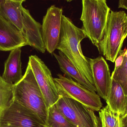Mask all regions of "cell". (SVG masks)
Returning a JSON list of instances; mask_svg holds the SVG:
<instances>
[{"instance_id": "cell-1", "label": "cell", "mask_w": 127, "mask_h": 127, "mask_svg": "<svg viewBox=\"0 0 127 127\" xmlns=\"http://www.w3.org/2000/svg\"><path fill=\"white\" fill-rule=\"evenodd\" d=\"M86 37L82 29L77 27L69 18L63 15L60 38L57 49L63 53L95 86L89 58L83 55L81 46V41Z\"/></svg>"}, {"instance_id": "cell-2", "label": "cell", "mask_w": 127, "mask_h": 127, "mask_svg": "<svg viewBox=\"0 0 127 127\" xmlns=\"http://www.w3.org/2000/svg\"><path fill=\"white\" fill-rule=\"evenodd\" d=\"M13 93L14 100L34 113L46 125L48 109L29 64L22 79L13 85Z\"/></svg>"}, {"instance_id": "cell-3", "label": "cell", "mask_w": 127, "mask_h": 127, "mask_svg": "<svg viewBox=\"0 0 127 127\" xmlns=\"http://www.w3.org/2000/svg\"><path fill=\"white\" fill-rule=\"evenodd\" d=\"M127 36V14L124 11L110 10L98 51L107 60L115 62Z\"/></svg>"}, {"instance_id": "cell-4", "label": "cell", "mask_w": 127, "mask_h": 127, "mask_svg": "<svg viewBox=\"0 0 127 127\" xmlns=\"http://www.w3.org/2000/svg\"><path fill=\"white\" fill-rule=\"evenodd\" d=\"M81 28L94 45L98 49L103 39L110 9L106 0H82Z\"/></svg>"}, {"instance_id": "cell-5", "label": "cell", "mask_w": 127, "mask_h": 127, "mask_svg": "<svg viewBox=\"0 0 127 127\" xmlns=\"http://www.w3.org/2000/svg\"><path fill=\"white\" fill-rule=\"evenodd\" d=\"M54 78L60 96L70 98L83 104L89 109L100 111L102 107L100 96L84 86L61 74Z\"/></svg>"}, {"instance_id": "cell-6", "label": "cell", "mask_w": 127, "mask_h": 127, "mask_svg": "<svg viewBox=\"0 0 127 127\" xmlns=\"http://www.w3.org/2000/svg\"><path fill=\"white\" fill-rule=\"evenodd\" d=\"M28 63L30 65L48 109L57 103L60 97L51 71L44 62L36 55L29 57Z\"/></svg>"}, {"instance_id": "cell-7", "label": "cell", "mask_w": 127, "mask_h": 127, "mask_svg": "<svg viewBox=\"0 0 127 127\" xmlns=\"http://www.w3.org/2000/svg\"><path fill=\"white\" fill-rule=\"evenodd\" d=\"M48 127L35 114L13 100L0 118V127Z\"/></svg>"}, {"instance_id": "cell-8", "label": "cell", "mask_w": 127, "mask_h": 127, "mask_svg": "<svg viewBox=\"0 0 127 127\" xmlns=\"http://www.w3.org/2000/svg\"><path fill=\"white\" fill-rule=\"evenodd\" d=\"M63 12L62 8L52 5L43 18L42 35L45 49L50 54L57 49L59 41Z\"/></svg>"}, {"instance_id": "cell-9", "label": "cell", "mask_w": 127, "mask_h": 127, "mask_svg": "<svg viewBox=\"0 0 127 127\" xmlns=\"http://www.w3.org/2000/svg\"><path fill=\"white\" fill-rule=\"evenodd\" d=\"M64 116L76 127H94L90 109L70 98L60 96L56 103Z\"/></svg>"}, {"instance_id": "cell-10", "label": "cell", "mask_w": 127, "mask_h": 127, "mask_svg": "<svg viewBox=\"0 0 127 127\" xmlns=\"http://www.w3.org/2000/svg\"><path fill=\"white\" fill-rule=\"evenodd\" d=\"M89 60L98 95L106 101L112 83L109 65L102 56L94 59L89 58Z\"/></svg>"}, {"instance_id": "cell-11", "label": "cell", "mask_w": 127, "mask_h": 127, "mask_svg": "<svg viewBox=\"0 0 127 127\" xmlns=\"http://www.w3.org/2000/svg\"><path fill=\"white\" fill-rule=\"evenodd\" d=\"M27 45L22 33L0 15V51H11Z\"/></svg>"}, {"instance_id": "cell-12", "label": "cell", "mask_w": 127, "mask_h": 127, "mask_svg": "<svg viewBox=\"0 0 127 127\" xmlns=\"http://www.w3.org/2000/svg\"><path fill=\"white\" fill-rule=\"evenodd\" d=\"M22 14L24 26L23 35L27 45L44 53L46 49L42 35V25L32 18L29 10L24 7Z\"/></svg>"}, {"instance_id": "cell-13", "label": "cell", "mask_w": 127, "mask_h": 127, "mask_svg": "<svg viewBox=\"0 0 127 127\" xmlns=\"http://www.w3.org/2000/svg\"><path fill=\"white\" fill-rule=\"evenodd\" d=\"M21 53V48L12 50L4 64V70L1 77L9 83L15 84L23 78Z\"/></svg>"}, {"instance_id": "cell-14", "label": "cell", "mask_w": 127, "mask_h": 127, "mask_svg": "<svg viewBox=\"0 0 127 127\" xmlns=\"http://www.w3.org/2000/svg\"><path fill=\"white\" fill-rule=\"evenodd\" d=\"M22 2L0 0V15L17 28L23 34Z\"/></svg>"}, {"instance_id": "cell-15", "label": "cell", "mask_w": 127, "mask_h": 127, "mask_svg": "<svg viewBox=\"0 0 127 127\" xmlns=\"http://www.w3.org/2000/svg\"><path fill=\"white\" fill-rule=\"evenodd\" d=\"M57 60L61 71L69 77L74 78L77 82L94 92H97L96 88L79 71L77 68L61 51L59 54L54 53Z\"/></svg>"}, {"instance_id": "cell-16", "label": "cell", "mask_w": 127, "mask_h": 127, "mask_svg": "<svg viewBox=\"0 0 127 127\" xmlns=\"http://www.w3.org/2000/svg\"><path fill=\"white\" fill-rule=\"evenodd\" d=\"M106 101L112 111L121 116L125 114L127 108V96L120 84L112 79L111 88Z\"/></svg>"}, {"instance_id": "cell-17", "label": "cell", "mask_w": 127, "mask_h": 127, "mask_svg": "<svg viewBox=\"0 0 127 127\" xmlns=\"http://www.w3.org/2000/svg\"><path fill=\"white\" fill-rule=\"evenodd\" d=\"M119 55L111 77L120 84L127 96V49L121 51Z\"/></svg>"}, {"instance_id": "cell-18", "label": "cell", "mask_w": 127, "mask_h": 127, "mask_svg": "<svg viewBox=\"0 0 127 127\" xmlns=\"http://www.w3.org/2000/svg\"><path fill=\"white\" fill-rule=\"evenodd\" d=\"M46 125L48 127H76L60 112L56 103L48 109Z\"/></svg>"}, {"instance_id": "cell-19", "label": "cell", "mask_w": 127, "mask_h": 127, "mask_svg": "<svg viewBox=\"0 0 127 127\" xmlns=\"http://www.w3.org/2000/svg\"><path fill=\"white\" fill-rule=\"evenodd\" d=\"M13 85L6 82L0 75V118L14 100Z\"/></svg>"}, {"instance_id": "cell-20", "label": "cell", "mask_w": 127, "mask_h": 127, "mask_svg": "<svg viewBox=\"0 0 127 127\" xmlns=\"http://www.w3.org/2000/svg\"><path fill=\"white\" fill-rule=\"evenodd\" d=\"M99 115L101 127H122L121 115L112 111L108 105L101 109Z\"/></svg>"}, {"instance_id": "cell-21", "label": "cell", "mask_w": 127, "mask_h": 127, "mask_svg": "<svg viewBox=\"0 0 127 127\" xmlns=\"http://www.w3.org/2000/svg\"><path fill=\"white\" fill-rule=\"evenodd\" d=\"M90 112L93 119L94 127H101V123L100 118L96 116L94 111L90 110Z\"/></svg>"}, {"instance_id": "cell-22", "label": "cell", "mask_w": 127, "mask_h": 127, "mask_svg": "<svg viewBox=\"0 0 127 127\" xmlns=\"http://www.w3.org/2000/svg\"><path fill=\"white\" fill-rule=\"evenodd\" d=\"M121 119L122 127H127V108L125 114L121 116Z\"/></svg>"}, {"instance_id": "cell-23", "label": "cell", "mask_w": 127, "mask_h": 127, "mask_svg": "<svg viewBox=\"0 0 127 127\" xmlns=\"http://www.w3.org/2000/svg\"><path fill=\"white\" fill-rule=\"evenodd\" d=\"M118 7L124 8L127 10V0H119Z\"/></svg>"}, {"instance_id": "cell-24", "label": "cell", "mask_w": 127, "mask_h": 127, "mask_svg": "<svg viewBox=\"0 0 127 127\" xmlns=\"http://www.w3.org/2000/svg\"><path fill=\"white\" fill-rule=\"evenodd\" d=\"M11 0L13 1H18V2H23L25 0Z\"/></svg>"}, {"instance_id": "cell-25", "label": "cell", "mask_w": 127, "mask_h": 127, "mask_svg": "<svg viewBox=\"0 0 127 127\" xmlns=\"http://www.w3.org/2000/svg\"><path fill=\"white\" fill-rule=\"evenodd\" d=\"M66 0V1H68V2H70V1L73 0Z\"/></svg>"}, {"instance_id": "cell-26", "label": "cell", "mask_w": 127, "mask_h": 127, "mask_svg": "<svg viewBox=\"0 0 127 127\" xmlns=\"http://www.w3.org/2000/svg\"></svg>"}]
</instances>
